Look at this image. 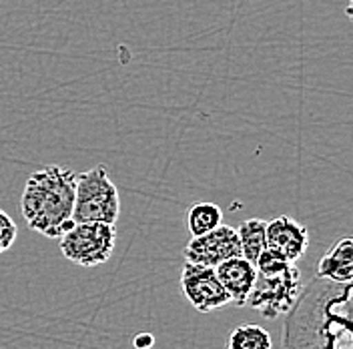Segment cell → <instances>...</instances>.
<instances>
[{
    "label": "cell",
    "instance_id": "obj_1",
    "mask_svg": "<svg viewBox=\"0 0 353 349\" xmlns=\"http://www.w3.org/2000/svg\"><path fill=\"white\" fill-rule=\"evenodd\" d=\"M281 349H353V281L315 275L287 313Z\"/></svg>",
    "mask_w": 353,
    "mask_h": 349
},
{
    "label": "cell",
    "instance_id": "obj_2",
    "mask_svg": "<svg viewBox=\"0 0 353 349\" xmlns=\"http://www.w3.org/2000/svg\"><path fill=\"white\" fill-rule=\"evenodd\" d=\"M77 173L48 165L28 177L21 197V211L28 227L48 239H59L74 225Z\"/></svg>",
    "mask_w": 353,
    "mask_h": 349
},
{
    "label": "cell",
    "instance_id": "obj_3",
    "mask_svg": "<svg viewBox=\"0 0 353 349\" xmlns=\"http://www.w3.org/2000/svg\"><path fill=\"white\" fill-rule=\"evenodd\" d=\"M121 215V195L105 165L77 174L74 189V223H110Z\"/></svg>",
    "mask_w": 353,
    "mask_h": 349
},
{
    "label": "cell",
    "instance_id": "obj_4",
    "mask_svg": "<svg viewBox=\"0 0 353 349\" xmlns=\"http://www.w3.org/2000/svg\"><path fill=\"white\" fill-rule=\"evenodd\" d=\"M301 271L293 263L271 273L257 271L255 283L247 295L245 306L257 309L267 319H275L291 311V307L297 303L301 295Z\"/></svg>",
    "mask_w": 353,
    "mask_h": 349
},
{
    "label": "cell",
    "instance_id": "obj_5",
    "mask_svg": "<svg viewBox=\"0 0 353 349\" xmlns=\"http://www.w3.org/2000/svg\"><path fill=\"white\" fill-rule=\"evenodd\" d=\"M117 229L110 223H74L61 237V251L74 265L97 267L109 261Z\"/></svg>",
    "mask_w": 353,
    "mask_h": 349
},
{
    "label": "cell",
    "instance_id": "obj_6",
    "mask_svg": "<svg viewBox=\"0 0 353 349\" xmlns=\"http://www.w3.org/2000/svg\"><path fill=\"white\" fill-rule=\"evenodd\" d=\"M181 287L187 301L197 309L199 313H211L215 309L229 306L231 297L221 285L215 273V267L185 263L181 273Z\"/></svg>",
    "mask_w": 353,
    "mask_h": 349
},
{
    "label": "cell",
    "instance_id": "obj_7",
    "mask_svg": "<svg viewBox=\"0 0 353 349\" xmlns=\"http://www.w3.org/2000/svg\"><path fill=\"white\" fill-rule=\"evenodd\" d=\"M241 255V243L237 237V229L229 225H219L213 231L199 235L187 243L185 261L217 267L219 263Z\"/></svg>",
    "mask_w": 353,
    "mask_h": 349
},
{
    "label": "cell",
    "instance_id": "obj_8",
    "mask_svg": "<svg viewBox=\"0 0 353 349\" xmlns=\"http://www.w3.org/2000/svg\"><path fill=\"white\" fill-rule=\"evenodd\" d=\"M265 235H267V249L275 251L289 263L301 259L309 247L307 229L299 221L287 215L269 221Z\"/></svg>",
    "mask_w": 353,
    "mask_h": 349
},
{
    "label": "cell",
    "instance_id": "obj_9",
    "mask_svg": "<svg viewBox=\"0 0 353 349\" xmlns=\"http://www.w3.org/2000/svg\"><path fill=\"white\" fill-rule=\"evenodd\" d=\"M215 273L219 277L221 285L225 287V291L231 297V303L243 307L247 301V295L251 291V287L255 283L257 277V269L251 261H247L245 257H231L227 261L219 263L215 267Z\"/></svg>",
    "mask_w": 353,
    "mask_h": 349
},
{
    "label": "cell",
    "instance_id": "obj_10",
    "mask_svg": "<svg viewBox=\"0 0 353 349\" xmlns=\"http://www.w3.org/2000/svg\"><path fill=\"white\" fill-rule=\"evenodd\" d=\"M317 277L335 283L353 281V237L335 241L331 249L317 263Z\"/></svg>",
    "mask_w": 353,
    "mask_h": 349
},
{
    "label": "cell",
    "instance_id": "obj_11",
    "mask_svg": "<svg viewBox=\"0 0 353 349\" xmlns=\"http://www.w3.org/2000/svg\"><path fill=\"white\" fill-rule=\"evenodd\" d=\"M267 221L263 219H247L237 227V237L241 243V257L255 265L259 255L267 249Z\"/></svg>",
    "mask_w": 353,
    "mask_h": 349
},
{
    "label": "cell",
    "instance_id": "obj_12",
    "mask_svg": "<svg viewBox=\"0 0 353 349\" xmlns=\"http://www.w3.org/2000/svg\"><path fill=\"white\" fill-rule=\"evenodd\" d=\"M221 217L223 211L219 209V205L215 203H197L187 211V229L191 233V237H199L205 235L209 231H213L215 227L221 225Z\"/></svg>",
    "mask_w": 353,
    "mask_h": 349
},
{
    "label": "cell",
    "instance_id": "obj_13",
    "mask_svg": "<svg viewBox=\"0 0 353 349\" xmlns=\"http://www.w3.org/2000/svg\"><path fill=\"white\" fill-rule=\"evenodd\" d=\"M273 341L269 331L255 323H243L229 335L227 349H271Z\"/></svg>",
    "mask_w": 353,
    "mask_h": 349
},
{
    "label": "cell",
    "instance_id": "obj_14",
    "mask_svg": "<svg viewBox=\"0 0 353 349\" xmlns=\"http://www.w3.org/2000/svg\"><path fill=\"white\" fill-rule=\"evenodd\" d=\"M19 235V229H17V223L12 221V217L0 209V253L8 251Z\"/></svg>",
    "mask_w": 353,
    "mask_h": 349
},
{
    "label": "cell",
    "instance_id": "obj_15",
    "mask_svg": "<svg viewBox=\"0 0 353 349\" xmlns=\"http://www.w3.org/2000/svg\"><path fill=\"white\" fill-rule=\"evenodd\" d=\"M132 343L137 349H151L154 343V337L151 333H141L132 339Z\"/></svg>",
    "mask_w": 353,
    "mask_h": 349
},
{
    "label": "cell",
    "instance_id": "obj_16",
    "mask_svg": "<svg viewBox=\"0 0 353 349\" xmlns=\"http://www.w3.org/2000/svg\"><path fill=\"white\" fill-rule=\"evenodd\" d=\"M345 14H347V19L353 21V0H347V8H345Z\"/></svg>",
    "mask_w": 353,
    "mask_h": 349
}]
</instances>
